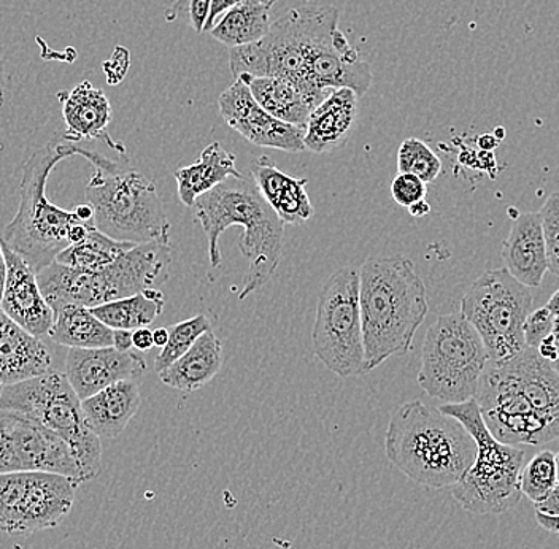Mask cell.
I'll use <instances>...</instances> for the list:
<instances>
[{
  "label": "cell",
  "instance_id": "obj_55",
  "mask_svg": "<svg viewBox=\"0 0 559 549\" xmlns=\"http://www.w3.org/2000/svg\"><path fill=\"white\" fill-rule=\"evenodd\" d=\"M558 373H559V359H558Z\"/></svg>",
  "mask_w": 559,
  "mask_h": 549
},
{
  "label": "cell",
  "instance_id": "obj_17",
  "mask_svg": "<svg viewBox=\"0 0 559 549\" xmlns=\"http://www.w3.org/2000/svg\"><path fill=\"white\" fill-rule=\"evenodd\" d=\"M7 262L5 288H3L0 307L3 313L29 332L34 337L48 335L55 323V311L48 306L44 294L38 288L37 274L23 258L10 250L2 240Z\"/></svg>",
  "mask_w": 559,
  "mask_h": 549
},
{
  "label": "cell",
  "instance_id": "obj_2",
  "mask_svg": "<svg viewBox=\"0 0 559 549\" xmlns=\"http://www.w3.org/2000/svg\"><path fill=\"white\" fill-rule=\"evenodd\" d=\"M192 208L195 219L207 236L212 267L222 264V234L229 227H242L243 236L239 247L250 264L240 286L239 300L247 299L262 288L275 274L282 259L285 223L265 204L253 177L242 175L239 178H227L212 191L202 194Z\"/></svg>",
  "mask_w": 559,
  "mask_h": 549
},
{
  "label": "cell",
  "instance_id": "obj_34",
  "mask_svg": "<svg viewBox=\"0 0 559 549\" xmlns=\"http://www.w3.org/2000/svg\"><path fill=\"white\" fill-rule=\"evenodd\" d=\"M542 230L547 248L548 271L559 276V192L547 199L540 212Z\"/></svg>",
  "mask_w": 559,
  "mask_h": 549
},
{
  "label": "cell",
  "instance_id": "obj_50",
  "mask_svg": "<svg viewBox=\"0 0 559 549\" xmlns=\"http://www.w3.org/2000/svg\"><path fill=\"white\" fill-rule=\"evenodd\" d=\"M545 307L555 314V318H559V289L550 297V300H548V303Z\"/></svg>",
  "mask_w": 559,
  "mask_h": 549
},
{
  "label": "cell",
  "instance_id": "obj_26",
  "mask_svg": "<svg viewBox=\"0 0 559 549\" xmlns=\"http://www.w3.org/2000/svg\"><path fill=\"white\" fill-rule=\"evenodd\" d=\"M230 177H242L236 167V155L227 152L219 142L210 143L194 164L181 167L175 172L178 199L181 204L194 206L202 194L212 191Z\"/></svg>",
  "mask_w": 559,
  "mask_h": 549
},
{
  "label": "cell",
  "instance_id": "obj_54",
  "mask_svg": "<svg viewBox=\"0 0 559 549\" xmlns=\"http://www.w3.org/2000/svg\"><path fill=\"white\" fill-rule=\"evenodd\" d=\"M2 390H3V384L0 383V394H2Z\"/></svg>",
  "mask_w": 559,
  "mask_h": 549
},
{
  "label": "cell",
  "instance_id": "obj_42",
  "mask_svg": "<svg viewBox=\"0 0 559 549\" xmlns=\"http://www.w3.org/2000/svg\"><path fill=\"white\" fill-rule=\"evenodd\" d=\"M537 351H539V355L542 356V358L545 359V361L551 363L558 362L559 348L557 345V341H555V335H548V337L545 338L544 342H542L539 348H537Z\"/></svg>",
  "mask_w": 559,
  "mask_h": 549
},
{
  "label": "cell",
  "instance_id": "obj_1",
  "mask_svg": "<svg viewBox=\"0 0 559 549\" xmlns=\"http://www.w3.org/2000/svg\"><path fill=\"white\" fill-rule=\"evenodd\" d=\"M358 272L365 373H369L412 351L429 306L425 282L408 259H367Z\"/></svg>",
  "mask_w": 559,
  "mask_h": 549
},
{
  "label": "cell",
  "instance_id": "obj_53",
  "mask_svg": "<svg viewBox=\"0 0 559 549\" xmlns=\"http://www.w3.org/2000/svg\"><path fill=\"white\" fill-rule=\"evenodd\" d=\"M555 463H557V474H558V481H559V451L557 454H555Z\"/></svg>",
  "mask_w": 559,
  "mask_h": 549
},
{
  "label": "cell",
  "instance_id": "obj_52",
  "mask_svg": "<svg viewBox=\"0 0 559 549\" xmlns=\"http://www.w3.org/2000/svg\"><path fill=\"white\" fill-rule=\"evenodd\" d=\"M554 335H555V341H557V345L559 348V318H555Z\"/></svg>",
  "mask_w": 559,
  "mask_h": 549
},
{
  "label": "cell",
  "instance_id": "obj_6",
  "mask_svg": "<svg viewBox=\"0 0 559 549\" xmlns=\"http://www.w3.org/2000/svg\"><path fill=\"white\" fill-rule=\"evenodd\" d=\"M337 29L335 7L289 10L257 44L229 48L230 72L236 79L251 75L292 80L320 105L332 91L317 89L310 83V68L317 52Z\"/></svg>",
  "mask_w": 559,
  "mask_h": 549
},
{
  "label": "cell",
  "instance_id": "obj_5",
  "mask_svg": "<svg viewBox=\"0 0 559 549\" xmlns=\"http://www.w3.org/2000/svg\"><path fill=\"white\" fill-rule=\"evenodd\" d=\"M170 262V243L150 241L134 244L99 271H82L52 262L38 272L37 283L55 313L66 306L94 309L163 285L169 278Z\"/></svg>",
  "mask_w": 559,
  "mask_h": 549
},
{
  "label": "cell",
  "instance_id": "obj_37",
  "mask_svg": "<svg viewBox=\"0 0 559 549\" xmlns=\"http://www.w3.org/2000/svg\"><path fill=\"white\" fill-rule=\"evenodd\" d=\"M391 194L401 206H412L419 201H425L428 188L423 180L412 174H397L391 183Z\"/></svg>",
  "mask_w": 559,
  "mask_h": 549
},
{
  "label": "cell",
  "instance_id": "obj_33",
  "mask_svg": "<svg viewBox=\"0 0 559 549\" xmlns=\"http://www.w3.org/2000/svg\"><path fill=\"white\" fill-rule=\"evenodd\" d=\"M397 170L400 174L415 175L428 184L442 172V160L423 140L405 139L397 152Z\"/></svg>",
  "mask_w": 559,
  "mask_h": 549
},
{
  "label": "cell",
  "instance_id": "obj_29",
  "mask_svg": "<svg viewBox=\"0 0 559 549\" xmlns=\"http://www.w3.org/2000/svg\"><path fill=\"white\" fill-rule=\"evenodd\" d=\"M164 307H166V296L159 289L152 288L124 299L94 307L91 311L103 321L105 326L135 331L152 324L163 313Z\"/></svg>",
  "mask_w": 559,
  "mask_h": 549
},
{
  "label": "cell",
  "instance_id": "obj_47",
  "mask_svg": "<svg viewBox=\"0 0 559 549\" xmlns=\"http://www.w3.org/2000/svg\"><path fill=\"white\" fill-rule=\"evenodd\" d=\"M167 342H169V329L159 327L153 331V344H155L157 348H164Z\"/></svg>",
  "mask_w": 559,
  "mask_h": 549
},
{
  "label": "cell",
  "instance_id": "obj_41",
  "mask_svg": "<svg viewBox=\"0 0 559 549\" xmlns=\"http://www.w3.org/2000/svg\"><path fill=\"white\" fill-rule=\"evenodd\" d=\"M534 506H536V512L545 513V515H559V481L555 486L554 491L550 492V496L544 502L536 503Z\"/></svg>",
  "mask_w": 559,
  "mask_h": 549
},
{
  "label": "cell",
  "instance_id": "obj_23",
  "mask_svg": "<svg viewBox=\"0 0 559 549\" xmlns=\"http://www.w3.org/2000/svg\"><path fill=\"white\" fill-rule=\"evenodd\" d=\"M142 404L138 380L118 381L82 401L90 429L99 439H117Z\"/></svg>",
  "mask_w": 559,
  "mask_h": 549
},
{
  "label": "cell",
  "instance_id": "obj_13",
  "mask_svg": "<svg viewBox=\"0 0 559 549\" xmlns=\"http://www.w3.org/2000/svg\"><path fill=\"white\" fill-rule=\"evenodd\" d=\"M75 481L50 472L0 475V530L29 535L58 526L75 502Z\"/></svg>",
  "mask_w": 559,
  "mask_h": 549
},
{
  "label": "cell",
  "instance_id": "obj_14",
  "mask_svg": "<svg viewBox=\"0 0 559 549\" xmlns=\"http://www.w3.org/2000/svg\"><path fill=\"white\" fill-rule=\"evenodd\" d=\"M50 472L82 485L79 464L68 443L20 411L0 410V475Z\"/></svg>",
  "mask_w": 559,
  "mask_h": 549
},
{
  "label": "cell",
  "instance_id": "obj_18",
  "mask_svg": "<svg viewBox=\"0 0 559 549\" xmlns=\"http://www.w3.org/2000/svg\"><path fill=\"white\" fill-rule=\"evenodd\" d=\"M359 117V97L347 87L332 91L309 115L304 146L314 155L337 152L352 138Z\"/></svg>",
  "mask_w": 559,
  "mask_h": 549
},
{
  "label": "cell",
  "instance_id": "obj_49",
  "mask_svg": "<svg viewBox=\"0 0 559 549\" xmlns=\"http://www.w3.org/2000/svg\"><path fill=\"white\" fill-rule=\"evenodd\" d=\"M7 262L3 254L2 244H0V299H2L3 288H5Z\"/></svg>",
  "mask_w": 559,
  "mask_h": 549
},
{
  "label": "cell",
  "instance_id": "obj_25",
  "mask_svg": "<svg viewBox=\"0 0 559 549\" xmlns=\"http://www.w3.org/2000/svg\"><path fill=\"white\" fill-rule=\"evenodd\" d=\"M223 367V344L209 331L181 358L159 372L160 381L174 390L194 393L210 383Z\"/></svg>",
  "mask_w": 559,
  "mask_h": 549
},
{
  "label": "cell",
  "instance_id": "obj_3",
  "mask_svg": "<svg viewBox=\"0 0 559 549\" xmlns=\"http://www.w3.org/2000/svg\"><path fill=\"white\" fill-rule=\"evenodd\" d=\"M388 461L412 481L431 489L453 488L474 464V439L453 416L421 401L405 402L384 433Z\"/></svg>",
  "mask_w": 559,
  "mask_h": 549
},
{
  "label": "cell",
  "instance_id": "obj_36",
  "mask_svg": "<svg viewBox=\"0 0 559 549\" xmlns=\"http://www.w3.org/2000/svg\"><path fill=\"white\" fill-rule=\"evenodd\" d=\"M555 314L547 307L531 311L524 321V344L530 348H539L542 342L554 334Z\"/></svg>",
  "mask_w": 559,
  "mask_h": 549
},
{
  "label": "cell",
  "instance_id": "obj_12",
  "mask_svg": "<svg viewBox=\"0 0 559 549\" xmlns=\"http://www.w3.org/2000/svg\"><path fill=\"white\" fill-rule=\"evenodd\" d=\"M312 346L314 356L335 375H365V337L356 268H338L321 289Z\"/></svg>",
  "mask_w": 559,
  "mask_h": 549
},
{
  "label": "cell",
  "instance_id": "obj_4",
  "mask_svg": "<svg viewBox=\"0 0 559 549\" xmlns=\"http://www.w3.org/2000/svg\"><path fill=\"white\" fill-rule=\"evenodd\" d=\"M76 156L94 167L86 201L93 206L97 230L128 243H169L170 224L155 181L91 150L76 148Z\"/></svg>",
  "mask_w": 559,
  "mask_h": 549
},
{
  "label": "cell",
  "instance_id": "obj_19",
  "mask_svg": "<svg viewBox=\"0 0 559 549\" xmlns=\"http://www.w3.org/2000/svg\"><path fill=\"white\" fill-rule=\"evenodd\" d=\"M59 100L62 103V118L68 126L62 138L72 143L76 140H100L124 155V146L108 135L107 128L114 114L103 89H97L93 83L82 82L73 89L59 93Z\"/></svg>",
  "mask_w": 559,
  "mask_h": 549
},
{
  "label": "cell",
  "instance_id": "obj_27",
  "mask_svg": "<svg viewBox=\"0 0 559 549\" xmlns=\"http://www.w3.org/2000/svg\"><path fill=\"white\" fill-rule=\"evenodd\" d=\"M52 342L69 348L91 349L114 346V329L82 306H66L55 313L48 332Z\"/></svg>",
  "mask_w": 559,
  "mask_h": 549
},
{
  "label": "cell",
  "instance_id": "obj_30",
  "mask_svg": "<svg viewBox=\"0 0 559 549\" xmlns=\"http://www.w3.org/2000/svg\"><path fill=\"white\" fill-rule=\"evenodd\" d=\"M134 244L110 239L100 230L93 229L87 232L85 239L61 251L55 262L82 271H99L131 250Z\"/></svg>",
  "mask_w": 559,
  "mask_h": 549
},
{
  "label": "cell",
  "instance_id": "obj_24",
  "mask_svg": "<svg viewBox=\"0 0 559 549\" xmlns=\"http://www.w3.org/2000/svg\"><path fill=\"white\" fill-rule=\"evenodd\" d=\"M251 96L269 115L288 124L306 128L309 115L318 104L292 80L280 76H239Z\"/></svg>",
  "mask_w": 559,
  "mask_h": 549
},
{
  "label": "cell",
  "instance_id": "obj_22",
  "mask_svg": "<svg viewBox=\"0 0 559 549\" xmlns=\"http://www.w3.org/2000/svg\"><path fill=\"white\" fill-rule=\"evenodd\" d=\"M50 349L38 337L13 323L0 307V383H20L50 372Z\"/></svg>",
  "mask_w": 559,
  "mask_h": 549
},
{
  "label": "cell",
  "instance_id": "obj_35",
  "mask_svg": "<svg viewBox=\"0 0 559 549\" xmlns=\"http://www.w3.org/2000/svg\"><path fill=\"white\" fill-rule=\"evenodd\" d=\"M210 10H212V0H175L164 16L169 23L181 21L194 33L202 34L207 26Z\"/></svg>",
  "mask_w": 559,
  "mask_h": 549
},
{
  "label": "cell",
  "instance_id": "obj_28",
  "mask_svg": "<svg viewBox=\"0 0 559 549\" xmlns=\"http://www.w3.org/2000/svg\"><path fill=\"white\" fill-rule=\"evenodd\" d=\"M271 9L261 0H243L227 10L209 33L229 48L257 44L271 29Z\"/></svg>",
  "mask_w": 559,
  "mask_h": 549
},
{
  "label": "cell",
  "instance_id": "obj_9",
  "mask_svg": "<svg viewBox=\"0 0 559 549\" xmlns=\"http://www.w3.org/2000/svg\"><path fill=\"white\" fill-rule=\"evenodd\" d=\"M0 410L23 413L61 437L79 464L82 482L99 475L100 439L87 426L82 401L64 373L50 370L31 380L7 384L0 394Z\"/></svg>",
  "mask_w": 559,
  "mask_h": 549
},
{
  "label": "cell",
  "instance_id": "obj_43",
  "mask_svg": "<svg viewBox=\"0 0 559 549\" xmlns=\"http://www.w3.org/2000/svg\"><path fill=\"white\" fill-rule=\"evenodd\" d=\"M114 348L118 351H132L134 344H132V331H124V329H114Z\"/></svg>",
  "mask_w": 559,
  "mask_h": 549
},
{
  "label": "cell",
  "instance_id": "obj_32",
  "mask_svg": "<svg viewBox=\"0 0 559 549\" xmlns=\"http://www.w3.org/2000/svg\"><path fill=\"white\" fill-rule=\"evenodd\" d=\"M209 331H212V326H210L207 314H198L170 327L169 342L160 348L163 351L155 359L156 372H163L170 363L181 358L195 344V341Z\"/></svg>",
  "mask_w": 559,
  "mask_h": 549
},
{
  "label": "cell",
  "instance_id": "obj_48",
  "mask_svg": "<svg viewBox=\"0 0 559 549\" xmlns=\"http://www.w3.org/2000/svg\"><path fill=\"white\" fill-rule=\"evenodd\" d=\"M3 99H5V59L0 52V107L3 105Z\"/></svg>",
  "mask_w": 559,
  "mask_h": 549
},
{
  "label": "cell",
  "instance_id": "obj_11",
  "mask_svg": "<svg viewBox=\"0 0 559 549\" xmlns=\"http://www.w3.org/2000/svg\"><path fill=\"white\" fill-rule=\"evenodd\" d=\"M531 309L533 294L507 268L485 272L461 300V313L484 341L489 361H507L526 348L523 326Z\"/></svg>",
  "mask_w": 559,
  "mask_h": 549
},
{
  "label": "cell",
  "instance_id": "obj_40",
  "mask_svg": "<svg viewBox=\"0 0 559 549\" xmlns=\"http://www.w3.org/2000/svg\"><path fill=\"white\" fill-rule=\"evenodd\" d=\"M132 344L138 351H150L155 346L153 344V331L148 327H139L132 331Z\"/></svg>",
  "mask_w": 559,
  "mask_h": 549
},
{
  "label": "cell",
  "instance_id": "obj_51",
  "mask_svg": "<svg viewBox=\"0 0 559 549\" xmlns=\"http://www.w3.org/2000/svg\"><path fill=\"white\" fill-rule=\"evenodd\" d=\"M478 143H480L481 148L485 150H492L496 145H498V140H495L492 135H484L480 140H478Z\"/></svg>",
  "mask_w": 559,
  "mask_h": 549
},
{
  "label": "cell",
  "instance_id": "obj_15",
  "mask_svg": "<svg viewBox=\"0 0 559 549\" xmlns=\"http://www.w3.org/2000/svg\"><path fill=\"white\" fill-rule=\"evenodd\" d=\"M218 105L226 124L253 145L286 153L306 152V128L288 124L269 115L240 80H236L219 96Z\"/></svg>",
  "mask_w": 559,
  "mask_h": 549
},
{
  "label": "cell",
  "instance_id": "obj_7",
  "mask_svg": "<svg viewBox=\"0 0 559 549\" xmlns=\"http://www.w3.org/2000/svg\"><path fill=\"white\" fill-rule=\"evenodd\" d=\"M76 148L64 138L51 140L35 152L24 167L20 188V206L0 240L24 259L38 274L70 247L69 232L79 218L59 208L47 198L48 177L61 160L76 156Z\"/></svg>",
  "mask_w": 559,
  "mask_h": 549
},
{
  "label": "cell",
  "instance_id": "obj_20",
  "mask_svg": "<svg viewBox=\"0 0 559 549\" xmlns=\"http://www.w3.org/2000/svg\"><path fill=\"white\" fill-rule=\"evenodd\" d=\"M507 272L526 288H539L548 271L539 212L523 213L502 244Z\"/></svg>",
  "mask_w": 559,
  "mask_h": 549
},
{
  "label": "cell",
  "instance_id": "obj_21",
  "mask_svg": "<svg viewBox=\"0 0 559 549\" xmlns=\"http://www.w3.org/2000/svg\"><path fill=\"white\" fill-rule=\"evenodd\" d=\"M251 177L265 204L271 206L282 223L300 224L313 218L314 208L307 194V178H295L280 170L267 156L251 164Z\"/></svg>",
  "mask_w": 559,
  "mask_h": 549
},
{
  "label": "cell",
  "instance_id": "obj_31",
  "mask_svg": "<svg viewBox=\"0 0 559 549\" xmlns=\"http://www.w3.org/2000/svg\"><path fill=\"white\" fill-rule=\"evenodd\" d=\"M558 485L557 463L554 451H540L530 463L524 464L520 489L531 502H544Z\"/></svg>",
  "mask_w": 559,
  "mask_h": 549
},
{
  "label": "cell",
  "instance_id": "obj_38",
  "mask_svg": "<svg viewBox=\"0 0 559 549\" xmlns=\"http://www.w3.org/2000/svg\"><path fill=\"white\" fill-rule=\"evenodd\" d=\"M129 69V51L126 48L117 47L111 58L104 64L105 75L110 85H118L122 82Z\"/></svg>",
  "mask_w": 559,
  "mask_h": 549
},
{
  "label": "cell",
  "instance_id": "obj_39",
  "mask_svg": "<svg viewBox=\"0 0 559 549\" xmlns=\"http://www.w3.org/2000/svg\"><path fill=\"white\" fill-rule=\"evenodd\" d=\"M243 2V0H212V10H210V16L207 21V26H205V33L212 29L215 26L216 21L219 20L227 10L236 7L237 3ZM261 2L269 3V5L274 7L277 3V0H261Z\"/></svg>",
  "mask_w": 559,
  "mask_h": 549
},
{
  "label": "cell",
  "instance_id": "obj_45",
  "mask_svg": "<svg viewBox=\"0 0 559 549\" xmlns=\"http://www.w3.org/2000/svg\"><path fill=\"white\" fill-rule=\"evenodd\" d=\"M72 212L75 213V216L80 219V222L93 224V226H96V223H94V210L90 204L75 206Z\"/></svg>",
  "mask_w": 559,
  "mask_h": 549
},
{
  "label": "cell",
  "instance_id": "obj_8",
  "mask_svg": "<svg viewBox=\"0 0 559 549\" xmlns=\"http://www.w3.org/2000/svg\"><path fill=\"white\" fill-rule=\"evenodd\" d=\"M439 410L457 419L477 446L474 464L450 488L456 502L472 515H501L519 505L526 451L506 445L489 432L475 398L463 404H443Z\"/></svg>",
  "mask_w": 559,
  "mask_h": 549
},
{
  "label": "cell",
  "instance_id": "obj_46",
  "mask_svg": "<svg viewBox=\"0 0 559 549\" xmlns=\"http://www.w3.org/2000/svg\"><path fill=\"white\" fill-rule=\"evenodd\" d=\"M429 212H431V205L426 201H419L417 204L408 206V213H411L414 218H423V216H428Z\"/></svg>",
  "mask_w": 559,
  "mask_h": 549
},
{
  "label": "cell",
  "instance_id": "obj_16",
  "mask_svg": "<svg viewBox=\"0 0 559 549\" xmlns=\"http://www.w3.org/2000/svg\"><path fill=\"white\" fill-rule=\"evenodd\" d=\"M146 372V362L134 351L108 348H69L66 373L80 401L124 380H138Z\"/></svg>",
  "mask_w": 559,
  "mask_h": 549
},
{
  "label": "cell",
  "instance_id": "obj_44",
  "mask_svg": "<svg viewBox=\"0 0 559 549\" xmlns=\"http://www.w3.org/2000/svg\"><path fill=\"white\" fill-rule=\"evenodd\" d=\"M536 521L542 529L547 530V533L559 534V515L551 516L545 515V513L536 512Z\"/></svg>",
  "mask_w": 559,
  "mask_h": 549
},
{
  "label": "cell",
  "instance_id": "obj_10",
  "mask_svg": "<svg viewBox=\"0 0 559 549\" xmlns=\"http://www.w3.org/2000/svg\"><path fill=\"white\" fill-rule=\"evenodd\" d=\"M488 361L484 341L461 311L440 314L426 332L418 384L429 397L463 404L477 394Z\"/></svg>",
  "mask_w": 559,
  "mask_h": 549
}]
</instances>
